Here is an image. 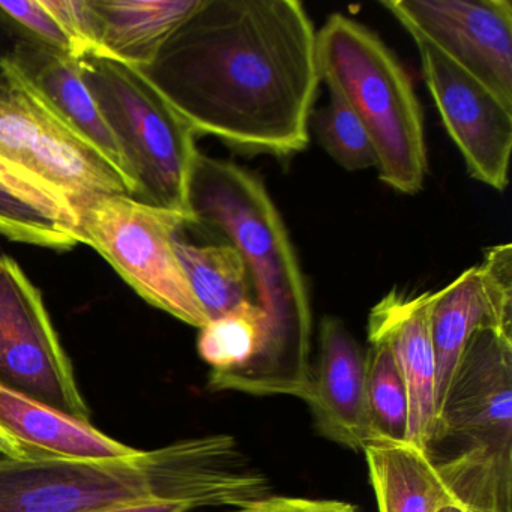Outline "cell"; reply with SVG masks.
<instances>
[{
  "instance_id": "cell-18",
  "label": "cell",
  "mask_w": 512,
  "mask_h": 512,
  "mask_svg": "<svg viewBox=\"0 0 512 512\" xmlns=\"http://www.w3.org/2000/svg\"><path fill=\"white\" fill-rule=\"evenodd\" d=\"M362 452L379 512H437L446 505H460L425 449L376 440Z\"/></svg>"
},
{
  "instance_id": "cell-16",
  "label": "cell",
  "mask_w": 512,
  "mask_h": 512,
  "mask_svg": "<svg viewBox=\"0 0 512 512\" xmlns=\"http://www.w3.org/2000/svg\"><path fill=\"white\" fill-rule=\"evenodd\" d=\"M484 326L512 331V319L497 313L485 293L479 265L434 292L430 311L431 343L436 361L437 413L448 394L472 335Z\"/></svg>"
},
{
  "instance_id": "cell-28",
  "label": "cell",
  "mask_w": 512,
  "mask_h": 512,
  "mask_svg": "<svg viewBox=\"0 0 512 512\" xmlns=\"http://www.w3.org/2000/svg\"><path fill=\"white\" fill-rule=\"evenodd\" d=\"M19 38L4 23L0 22V61L10 53V50L19 43Z\"/></svg>"
},
{
  "instance_id": "cell-10",
  "label": "cell",
  "mask_w": 512,
  "mask_h": 512,
  "mask_svg": "<svg viewBox=\"0 0 512 512\" xmlns=\"http://www.w3.org/2000/svg\"><path fill=\"white\" fill-rule=\"evenodd\" d=\"M401 26L512 106V4L509 0H385Z\"/></svg>"
},
{
  "instance_id": "cell-4",
  "label": "cell",
  "mask_w": 512,
  "mask_h": 512,
  "mask_svg": "<svg viewBox=\"0 0 512 512\" xmlns=\"http://www.w3.org/2000/svg\"><path fill=\"white\" fill-rule=\"evenodd\" d=\"M460 505L512 512V331L470 338L437 413L428 454Z\"/></svg>"
},
{
  "instance_id": "cell-21",
  "label": "cell",
  "mask_w": 512,
  "mask_h": 512,
  "mask_svg": "<svg viewBox=\"0 0 512 512\" xmlns=\"http://www.w3.org/2000/svg\"><path fill=\"white\" fill-rule=\"evenodd\" d=\"M266 337V314L254 301L242 302L200 329L197 350L215 373L244 367L262 349Z\"/></svg>"
},
{
  "instance_id": "cell-13",
  "label": "cell",
  "mask_w": 512,
  "mask_h": 512,
  "mask_svg": "<svg viewBox=\"0 0 512 512\" xmlns=\"http://www.w3.org/2000/svg\"><path fill=\"white\" fill-rule=\"evenodd\" d=\"M131 448L37 398L0 383V454L20 463L55 460H121Z\"/></svg>"
},
{
  "instance_id": "cell-6",
  "label": "cell",
  "mask_w": 512,
  "mask_h": 512,
  "mask_svg": "<svg viewBox=\"0 0 512 512\" xmlns=\"http://www.w3.org/2000/svg\"><path fill=\"white\" fill-rule=\"evenodd\" d=\"M80 62L83 79L124 155L139 202L187 211L197 134L139 68L106 58ZM190 218V217H188Z\"/></svg>"
},
{
  "instance_id": "cell-29",
  "label": "cell",
  "mask_w": 512,
  "mask_h": 512,
  "mask_svg": "<svg viewBox=\"0 0 512 512\" xmlns=\"http://www.w3.org/2000/svg\"><path fill=\"white\" fill-rule=\"evenodd\" d=\"M437 512H470L469 509L464 508L463 505H446Z\"/></svg>"
},
{
  "instance_id": "cell-5",
  "label": "cell",
  "mask_w": 512,
  "mask_h": 512,
  "mask_svg": "<svg viewBox=\"0 0 512 512\" xmlns=\"http://www.w3.org/2000/svg\"><path fill=\"white\" fill-rule=\"evenodd\" d=\"M317 68L320 82L364 125L380 181L419 193L427 175L424 116L400 59L367 26L332 14L317 32Z\"/></svg>"
},
{
  "instance_id": "cell-14",
  "label": "cell",
  "mask_w": 512,
  "mask_h": 512,
  "mask_svg": "<svg viewBox=\"0 0 512 512\" xmlns=\"http://www.w3.org/2000/svg\"><path fill=\"white\" fill-rule=\"evenodd\" d=\"M434 292L391 290L368 316V335L383 338L394 353L409 395L406 442L428 451L436 430V361L430 311Z\"/></svg>"
},
{
  "instance_id": "cell-12",
  "label": "cell",
  "mask_w": 512,
  "mask_h": 512,
  "mask_svg": "<svg viewBox=\"0 0 512 512\" xmlns=\"http://www.w3.org/2000/svg\"><path fill=\"white\" fill-rule=\"evenodd\" d=\"M319 343V364L305 403L323 437L362 452L377 440L368 415L367 353L337 317L322 320Z\"/></svg>"
},
{
  "instance_id": "cell-25",
  "label": "cell",
  "mask_w": 512,
  "mask_h": 512,
  "mask_svg": "<svg viewBox=\"0 0 512 512\" xmlns=\"http://www.w3.org/2000/svg\"><path fill=\"white\" fill-rule=\"evenodd\" d=\"M43 4L67 37L71 58H103L100 22L92 0H43Z\"/></svg>"
},
{
  "instance_id": "cell-20",
  "label": "cell",
  "mask_w": 512,
  "mask_h": 512,
  "mask_svg": "<svg viewBox=\"0 0 512 512\" xmlns=\"http://www.w3.org/2000/svg\"><path fill=\"white\" fill-rule=\"evenodd\" d=\"M176 254L208 320L218 319L251 296L247 265L230 244L196 245L178 238Z\"/></svg>"
},
{
  "instance_id": "cell-7",
  "label": "cell",
  "mask_w": 512,
  "mask_h": 512,
  "mask_svg": "<svg viewBox=\"0 0 512 512\" xmlns=\"http://www.w3.org/2000/svg\"><path fill=\"white\" fill-rule=\"evenodd\" d=\"M0 167L49 194L77 223L103 197H133L127 179L76 136L5 58L0 61Z\"/></svg>"
},
{
  "instance_id": "cell-3",
  "label": "cell",
  "mask_w": 512,
  "mask_h": 512,
  "mask_svg": "<svg viewBox=\"0 0 512 512\" xmlns=\"http://www.w3.org/2000/svg\"><path fill=\"white\" fill-rule=\"evenodd\" d=\"M269 482L229 434L178 440L121 460L0 458V512H95L145 500L244 509Z\"/></svg>"
},
{
  "instance_id": "cell-2",
  "label": "cell",
  "mask_w": 512,
  "mask_h": 512,
  "mask_svg": "<svg viewBox=\"0 0 512 512\" xmlns=\"http://www.w3.org/2000/svg\"><path fill=\"white\" fill-rule=\"evenodd\" d=\"M188 227L218 233L247 265L254 302L265 311L262 349L244 367L209 374L212 391L290 395L313 385V308L289 230L262 179L199 152L187 188Z\"/></svg>"
},
{
  "instance_id": "cell-8",
  "label": "cell",
  "mask_w": 512,
  "mask_h": 512,
  "mask_svg": "<svg viewBox=\"0 0 512 512\" xmlns=\"http://www.w3.org/2000/svg\"><path fill=\"white\" fill-rule=\"evenodd\" d=\"M187 214L109 196L92 203L79 220L82 244L94 248L119 277L152 307L194 328L209 322L175 250Z\"/></svg>"
},
{
  "instance_id": "cell-30",
  "label": "cell",
  "mask_w": 512,
  "mask_h": 512,
  "mask_svg": "<svg viewBox=\"0 0 512 512\" xmlns=\"http://www.w3.org/2000/svg\"><path fill=\"white\" fill-rule=\"evenodd\" d=\"M238 512H251L250 506H248V508L239 509Z\"/></svg>"
},
{
  "instance_id": "cell-15",
  "label": "cell",
  "mask_w": 512,
  "mask_h": 512,
  "mask_svg": "<svg viewBox=\"0 0 512 512\" xmlns=\"http://www.w3.org/2000/svg\"><path fill=\"white\" fill-rule=\"evenodd\" d=\"M5 59L76 136L103 155L127 179L136 197L124 155L86 86L80 62L49 47L23 40Z\"/></svg>"
},
{
  "instance_id": "cell-27",
  "label": "cell",
  "mask_w": 512,
  "mask_h": 512,
  "mask_svg": "<svg viewBox=\"0 0 512 512\" xmlns=\"http://www.w3.org/2000/svg\"><path fill=\"white\" fill-rule=\"evenodd\" d=\"M193 506L184 502H167V500H145V502L128 503L113 506L95 512H191Z\"/></svg>"
},
{
  "instance_id": "cell-22",
  "label": "cell",
  "mask_w": 512,
  "mask_h": 512,
  "mask_svg": "<svg viewBox=\"0 0 512 512\" xmlns=\"http://www.w3.org/2000/svg\"><path fill=\"white\" fill-rule=\"evenodd\" d=\"M367 404L377 440L406 442L409 395L391 347L383 338L368 335Z\"/></svg>"
},
{
  "instance_id": "cell-9",
  "label": "cell",
  "mask_w": 512,
  "mask_h": 512,
  "mask_svg": "<svg viewBox=\"0 0 512 512\" xmlns=\"http://www.w3.org/2000/svg\"><path fill=\"white\" fill-rule=\"evenodd\" d=\"M0 383L74 418L91 421L73 362L40 289L17 260L0 253Z\"/></svg>"
},
{
  "instance_id": "cell-23",
  "label": "cell",
  "mask_w": 512,
  "mask_h": 512,
  "mask_svg": "<svg viewBox=\"0 0 512 512\" xmlns=\"http://www.w3.org/2000/svg\"><path fill=\"white\" fill-rule=\"evenodd\" d=\"M316 139L329 157L349 172L376 169L377 157L370 136L355 113L340 98L313 112L310 119Z\"/></svg>"
},
{
  "instance_id": "cell-24",
  "label": "cell",
  "mask_w": 512,
  "mask_h": 512,
  "mask_svg": "<svg viewBox=\"0 0 512 512\" xmlns=\"http://www.w3.org/2000/svg\"><path fill=\"white\" fill-rule=\"evenodd\" d=\"M0 22L11 29L19 40L41 44L71 56L70 43L58 22L44 7L43 0H0Z\"/></svg>"
},
{
  "instance_id": "cell-19",
  "label": "cell",
  "mask_w": 512,
  "mask_h": 512,
  "mask_svg": "<svg viewBox=\"0 0 512 512\" xmlns=\"http://www.w3.org/2000/svg\"><path fill=\"white\" fill-rule=\"evenodd\" d=\"M0 235L55 251H70L82 244L76 218L5 167H0Z\"/></svg>"
},
{
  "instance_id": "cell-11",
  "label": "cell",
  "mask_w": 512,
  "mask_h": 512,
  "mask_svg": "<svg viewBox=\"0 0 512 512\" xmlns=\"http://www.w3.org/2000/svg\"><path fill=\"white\" fill-rule=\"evenodd\" d=\"M415 43L425 85L467 172L494 190H505L512 151V106L427 41Z\"/></svg>"
},
{
  "instance_id": "cell-26",
  "label": "cell",
  "mask_w": 512,
  "mask_h": 512,
  "mask_svg": "<svg viewBox=\"0 0 512 512\" xmlns=\"http://www.w3.org/2000/svg\"><path fill=\"white\" fill-rule=\"evenodd\" d=\"M251 512H359L343 500L305 499V497L271 496L250 506Z\"/></svg>"
},
{
  "instance_id": "cell-17",
  "label": "cell",
  "mask_w": 512,
  "mask_h": 512,
  "mask_svg": "<svg viewBox=\"0 0 512 512\" xmlns=\"http://www.w3.org/2000/svg\"><path fill=\"white\" fill-rule=\"evenodd\" d=\"M100 22L103 58L149 67L170 35L202 0H92Z\"/></svg>"
},
{
  "instance_id": "cell-1",
  "label": "cell",
  "mask_w": 512,
  "mask_h": 512,
  "mask_svg": "<svg viewBox=\"0 0 512 512\" xmlns=\"http://www.w3.org/2000/svg\"><path fill=\"white\" fill-rule=\"evenodd\" d=\"M140 71L197 136L280 158L310 143L317 32L298 0H202Z\"/></svg>"
}]
</instances>
